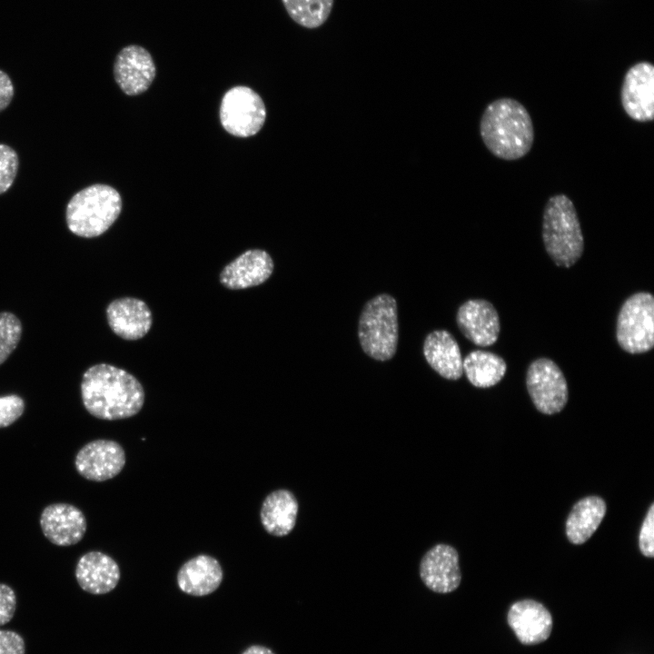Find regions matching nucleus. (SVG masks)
<instances>
[{"instance_id":"b1692460","label":"nucleus","mask_w":654,"mask_h":654,"mask_svg":"<svg viewBox=\"0 0 654 654\" xmlns=\"http://www.w3.org/2000/svg\"><path fill=\"white\" fill-rule=\"evenodd\" d=\"M282 3L293 22L315 29L329 18L334 0H282Z\"/></svg>"},{"instance_id":"a878e982","label":"nucleus","mask_w":654,"mask_h":654,"mask_svg":"<svg viewBox=\"0 0 654 654\" xmlns=\"http://www.w3.org/2000/svg\"><path fill=\"white\" fill-rule=\"evenodd\" d=\"M19 167L17 153L11 146L0 144V194L12 186Z\"/></svg>"},{"instance_id":"423d86ee","label":"nucleus","mask_w":654,"mask_h":654,"mask_svg":"<svg viewBox=\"0 0 654 654\" xmlns=\"http://www.w3.org/2000/svg\"><path fill=\"white\" fill-rule=\"evenodd\" d=\"M616 339L626 352L639 354L654 346V297L639 292L621 305L616 324Z\"/></svg>"},{"instance_id":"bb28decb","label":"nucleus","mask_w":654,"mask_h":654,"mask_svg":"<svg viewBox=\"0 0 654 654\" xmlns=\"http://www.w3.org/2000/svg\"><path fill=\"white\" fill-rule=\"evenodd\" d=\"M25 411L23 398L16 394L0 396V428H5L18 420Z\"/></svg>"},{"instance_id":"f8f14e48","label":"nucleus","mask_w":654,"mask_h":654,"mask_svg":"<svg viewBox=\"0 0 654 654\" xmlns=\"http://www.w3.org/2000/svg\"><path fill=\"white\" fill-rule=\"evenodd\" d=\"M419 574L423 584L433 592L454 591L461 581L458 551L448 544L434 545L422 556Z\"/></svg>"},{"instance_id":"6ab92c4d","label":"nucleus","mask_w":654,"mask_h":654,"mask_svg":"<svg viewBox=\"0 0 654 654\" xmlns=\"http://www.w3.org/2000/svg\"><path fill=\"white\" fill-rule=\"evenodd\" d=\"M223 578V571L220 562L210 555L200 554L181 566L176 580L183 592L202 597L215 591Z\"/></svg>"},{"instance_id":"f3484780","label":"nucleus","mask_w":654,"mask_h":654,"mask_svg":"<svg viewBox=\"0 0 654 654\" xmlns=\"http://www.w3.org/2000/svg\"><path fill=\"white\" fill-rule=\"evenodd\" d=\"M508 623L522 644L535 645L550 637L553 620L550 611L541 603L522 600L510 606Z\"/></svg>"},{"instance_id":"9b49d317","label":"nucleus","mask_w":654,"mask_h":654,"mask_svg":"<svg viewBox=\"0 0 654 654\" xmlns=\"http://www.w3.org/2000/svg\"><path fill=\"white\" fill-rule=\"evenodd\" d=\"M156 67L151 54L143 46L129 45L122 48L114 63V77L127 95L144 93L152 84Z\"/></svg>"},{"instance_id":"f03ea898","label":"nucleus","mask_w":654,"mask_h":654,"mask_svg":"<svg viewBox=\"0 0 654 654\" xmlns=\"http://www.w3.org/2000/svg\"><path fill=\"white\" fill-rule=\"evenodd\" d=\"M480 134L486 148L499 159L524 157L534 143V126L526 107L511 97L490 102L480 120Z\"/></svg>"},{"instance_id":"0eeeda50","label":"nucleus","mask_w":654,"mask_h":654,"mask_svg":"<svg viewBox=\"0 0 654 654\" xmlns=\"http://www.w3.org/2000/svg\"><path fill=\"white\" fill-rule=\"evenodd\" d=\"M220 122L223 129L236 137L256 134L266 119V108L262 97L252 88L236 85L223 96Z\"/></svg>"},{"instance_id":"7ed1b4c3","label":"nucleus","mask_w":654,"mask_h":654,"mask_svg":"<svg viewBox=\"0 0 654 654\" xmlns=\"http://www.w3.org/2000/svg\"><path fill=\"white\" fill-rule=\"evenodd\" d=\"M541 236L548 255L558 267L570 268L582 256L581 225L575 205L566 194H554L546 202Z\"/></svg>"},{"instance_id":"cd10ccee","label":"nucleus","mask_w":654,"mask_h":654,"mask_svg":"<svg viewBox=\"0 0 654 654\" xmlns=\"http://www.w3.org/2000/svg\"><path fill=\"white\" fill-rule=\"evenodd\" d=\"M639 546L641 553L652 558L654 556V504L652 503L642 522L639 535Z\"/></svg>"},{"instance_id":"c756f323","label":"nucleus","mask_w":654,"mask_h":654,"mask_svg":"<svg viewBox=\"0 0 654 654\" xmlns=\"http://www.w3.org/2000/svg\"><path fill=\"white\" fill-rule=\"evenodd\" d=\"M25 643L20 634L13 630H0V654H25Z\"/></svg>"},{"instance_id":"c85d7f7f","label":"nucleus","mask_w":654,"mask_h":654,"mask_svg":"<svg viewBox=\"0 0 654 654\" xmlns=\"http://www.w3.org/2000/svg\"><path fill=\"white\" fill-rule=\"evenodd\" d=\"M16 608V597L14 590L0 583V626L8 623L14 617Z\"/></svg>"},{"instance_id":"ddd939ff","label":"nucleus","mask_w":654,"mask_h":654,"mask_svg":"<svg viewBox=\"0 0 654 654\" xmlns=\"http://www.w3.org/2000/svg\"><path fill=\"white\" fill-rule=\"evenodd\" d=\"M456 322L464 337L481 347L494 344L500 332L498 312L491 302L484 299H471L463 302L457 311Z\"/></svg>"},{"instance_id":"dca6fc26","label":"nucleus","mask_w":654,"mask_h":654,"mask_svg":"<svg viewBox=\"0 0 654 654\" xmlns=\"http://www.w3.org/2000/svg\"><path fill=\"white\" fill-rule=\"evenodd\" d=\"M106 318L111 330L126 341L143 338L153 323L152 312L148 305L134 297L112 301L106 307Z\"/></svg>"},{"instance_id":"2eb2a0df","label":"nucleus","mask_w":654,"mask_h":654,"mask_svg":"<svg viewBox=\"0 0 654 654\" xmlns=\"http://www.w3.org/2000/svg\"><path fill=\"white\" fill-rule=\"evenodd\" d=\"M271 255L262 249H250L228 263L221 272L220 282L230 290H243L267 281L273 272Z\"/></svg>"},{"instance_id":"7c9ffc66","label":"nucleus","mask_w":654,"mask_h":654,"mask_svg":"<svg viewBox=\"0 0 654 654\" xmlns=\"http://www.w3.org/2000/svg\"><path fill=\"white\" fill-rule=\"evenodd\" d=\"M15 88L9 75L0 70V112L4 111L12 102Z\"/></svg>"},{"instance_id":"1a4fd4ad","label":"nucleus","mask_w":654,"mask_h":654,"mask_svg":"<svg viewBox=\"0 0 654 654\" xmlns=\"http://www.w3.org/2000/svg\"><path fill=\"white\" fill-rule=\"evenodd\" d=\"M623 110L639 123L654 119V66L643 61L630 66L620 89Z\"/></svg>"},{"instance_id":"9d476101","label":"nucleus","mask_w":654,"mask_h":654,"mask_svg":"<svg viewBox=\"0 0 654 654\" xmlns=\"http://www.w3.org/2000/svg\"><path fill=\"white\" fill-rule=\"evenodd\" d=\"M125 461L124 450L118 442L99 439L86 443L79 450L74 466L84 479L104 481L118 475Z\"/></svg>"},{"instance_id":"393cba45","label":"nucleus","mask_w":654,"mask_h":654,"mask_svg":"<svg viewBox=\"0 0 654 654\" xmlns=\"http://www.w3.org/2000/svg\"><path fill=\"white\" fill-rule=\"evenodd\" d=\"M22 323L10 312H0V365L17 347L22 336Z\"/></svg>"},{"instance_id":"4468645a","label":"nucleus","mask_w":654,"mask_h":654,"mask_svg":"<svg viewBox=\"0 0 654 654\" xmlns=\"http://www.w3.org/2000/svg\"><path fill=\"white\" fill-rule=\"evenodd\" d=\"M40 527L50 542L65 547L74 545L83 539L87 522L77 507L68 503H53L43 510Z\"/></svg>"},{"instance_id":"6e6552de","label":"nucleus","mask_w":654,"mask_h":654,"mask_svg":"<svg viewBox=\"0 0 654 654\" xmlns=\"http://www.w3.org/2000/svg\"><path fill=\"white\" fill-rule=\"evenodd\" d=\"M526 387L535 408L543 414H556L568 402L567 380L560 368L550 359L539 358L530 363Z\"/></svg>"},{"instance_id":"412c9836","label":"nucleus","mask_w":654,"mask_h":654,"mask_svg":"<svg viewBox=\"0 0 654 654\" xmlns=\"http://www.w3.org/2000/svg\"><path fill=\"white\" fill-rule=\"evenodd\" d=\"M299 503L294 494L286 489L269 493L263 501L260 519L263 529L271 535L283 537L295 527Z\"/></svg>"},{"instance_id":"aec40b11","label":"nucleus","mask_w":654,"mask_h":654,"mask_svg":"<svg viewBox=\"0 0 654 654\" xmlns=\"http://www.w3.org/2000/svg\"><path fill=\"white\" fill-rule=\"evenodd\" d=\"M423 354L429 365L441 377L456 381L463 374L459 344L451 332L437 330L429 333L423 342Z\"/></svg>"},{"instance_id":"20e7f679","label":"nucleus","mask_w":654,"mask_h":654,"mask_svg":"<svg viewBox=\"0 0 654 654\" xmlns=\"http://www.w3.org/2000/svg\"><path fill=\"white\" fill-rule=\"evenodd\" d=\"M122 206V198L116 189L108 184L94 183L71 197L65 209V222L69 231L77 236L97 237L117 220Z\"/></svg>"},{"instance_id":"4be33fe9","label":"nucleus","mask_w":654,"mask_h":654,"mask_svg":"<svg viewBox=\"0 0 654 654\" xmlns=\"http://www.w3.org/2000/svg\"><path fill=\"white\" fill-rule=\"evenodd\" d=\"M607 510L605 501L598 496L580 500L566 520L568 540L576 545L587 541L601 523Z\"/></svg>"},{"instance_id":"a211bd4d","label":"nucleus","mask_w":654,"mask_h":654,"mask_svg":"<svg viewBox=\"0 0 654 654\" xmlns=\"http://www.w3.org/2000/svg\"><path fill=\"white\" fill-rule=\"evenodd\" d=\"M74 573L80 588L95 595L112 591L121 578L116 561L102 551L84 553L78 560Z\"/></svg>"},{"instance_id":"2f4dec72","label":"nucleus","mask_w":654,"mask_h":654,"mask_svg":"<svg viewBox=\"0 0 654 654\" xmlns=\"http://www.w3.org/2000/svg\"><path fill=\"white\" fill-rule=\"evenodd\" d=\"M243 654H275L272 649L267 647L253 645L247 648Z\"/></svg>"},{"instance_id":"5701e85b","label":"nucleus","mask_w":654,"mask_h":654,"mask_svg":"<svg viewBox=\"0 0 654 654\" xmlns=\"http://www.w3.org/2000/svg\"><path fill=\"white\" fill-rule=\"evenodd\" d=\"M462 368L468 381L477 388H490L499 383L507 371L502 357L488 351L471 352L462 360Z\"/></svg>"},{"instance_id":"f257e3e1","label":"nucleus","mask_w":654,"mask_h":654,"mask_svg":"<svg viewBox=\"0 0 654 654\" xmlns=\"http://www.w3.org/2000/svg\"><path fill=\"white\" fill-rule=\"evenodd\" d=\"M80 389L85 410L104 421L134 416L144 403L140 382L125 370L107 363L89 367L83 374Z\"/></svg>"},{"instance_id":"39448f33","label":"nucleus","mask_w":654,"mask_h":654,"mask_svg":"<svg viewBox=\"0 0 654 654\" xmlns=\"http://www.w3.org/2000/svg\"><path fill=\"white\" fill-rule=\"evenodd\" d=\"M358 337L362 349L371 358L385 362L394 356L399 323L397 302L392 296L382 293L364 304L359 317Z\"/></svg>"}]
</instances>
